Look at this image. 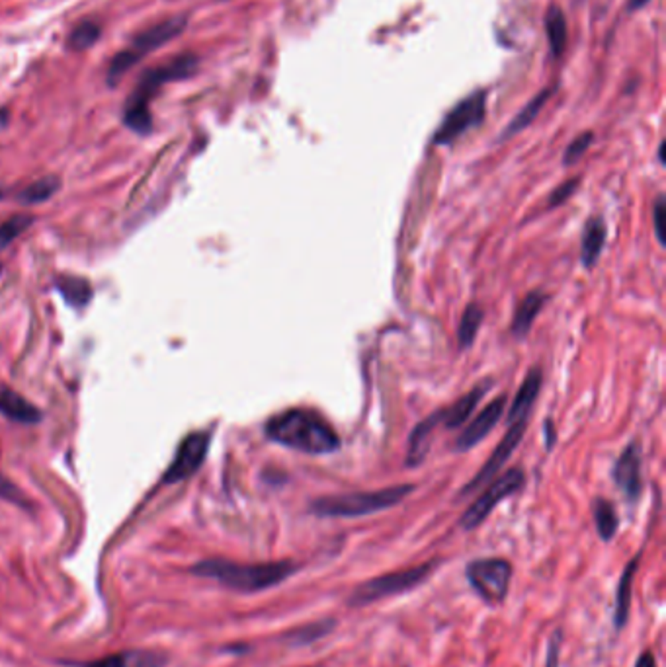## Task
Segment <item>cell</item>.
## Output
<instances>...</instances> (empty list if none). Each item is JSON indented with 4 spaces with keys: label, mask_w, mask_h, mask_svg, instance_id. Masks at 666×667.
<instances>
[{
    "label": "cell",
    "mask_w": 666,
    "mask_h": 667,
    "mask_svg": "<svg viewBox=\"0 0 666 667\" xmlns=\"http://www.w3.org/2000/svg\"><path fill=\"white\" fill-rule=\"evenodd\" d=\"M3 196H4V191H3V188H0V199H3Z\"/></svg>",
    "instance_id": "obj_39"
},
{
    "label": "cell",
    "mask_w": 666,
    "mask_h": 667,
    "mask_svg": "<svg viewBox=\"0 0 666 667\" xmlns=\"http://www.w3.org/2000/svg\"><path fill=\"white\" fill-rule=\"evenodd\" d=\"M168 662L163 652L155 650H126L88 662L83 667H165Z\"/></svg>",
    "instance_id": "obj_16"
},
{
    "label": "cell",
    "mask_w": 666,
    "mask_h": 667,
    "mask_svg": "<svg viewBox=\"0 0 666 667\" xmlns=\"http://www.w3.org/2000/svg\"><path fill=\"white\" fill-rule=\"evenodd\" d=\"M524 480L526 478H524V472L520 469H510L508 472H504L500 474V477L491 480V486L469 505L466 513L461 515V519H459L461 529H466V531L477 529L502 500H507L508 496L516 494L524 486Z\"/></svg>",
    "instance_id": "obj_9"
},
{
    "label": "cell",
    "mask_w": 666,
    "mask_h": 667,
    "mask_svg": "<svg viewBox=\"0 0 666 667\" xmlns=\"http://www.w3.org/2000/svg\"><path fill=\"white\" fill-rule=\"evenodd\" d=\"M61 188V181L55 176H44L36 180L34 184H29L20 191V201L26 205H34V204H42V201H47L49 197H53L57 194V189Z\"/></svg>",
    "instance_id": "obj_25"
},
{
    "label": "cell",
    "mask_w": 666,
    "mask_h": 667,
    "mask_svg": "<svg viewBox=\"0 0 666 667\" xmlns=\"http://www.w3.org/2000/svg\"><path fill=\"white\" fill-rule=\"evenodd\" d=\"M55 287L70 307H86L93 299V287L83 277L77 276H61L55 279Z\"/></svg>",
    "instance_id": "obj_21"
},
{
    "label": "cell",
    "mask_w": 666,
    "mask_h": 667,
    "mask_svg": "<svg viewBox=\"0 0 666 667\" xmlns=\"http://www.w3.org/2000/svg\"><path fill=\"white\" fill-rule=\"evenodd\" d=\"M592 515H594V523H597L598 537L604 542H610L615 537V533H618V527H620L618 513H615V508L612 505V502L604 500V498L594 500Z\"/></svg>",
    "instance_id": "obj_23"
},
{
    "label": "cell",
    "mask_w": 666,
    "mask_h": 667,
    "mask_svg": "<svg viewBox=\"0 0 666 667\" xmlns=\"http://www.w3.org/2000/svg\"><path fill=\"white\" fill-rule=\"evenodd\" d=\"M528 418H530V414H526V412H512V410L508 412V430H507V433H504V438L497 445V449H494V453L489 457V461L484 462V467L466 484V486L459 490V498L469 496V494L479 490L483 484H487L494 477H497L499 470L504 467V462H507L512 457L514 451H516V447L524 438V433H526Z\"/></svg>",
    "instance_id": "obj_8"
},
{
    "label": "cell",
    "mask_w": 666,
    "mask_h": 667,
    "mask_svg": "<svg viewBox=\"0 0 666 667\" xmlns=\"http://www.w3.org/2000/svg\"><path fill=\"white\" fill-rule=\"evenodd\" d=\"M647 3H651V0H629V10H639Z\"/></svg>",
    "instance_id": "obj_35"
},
{
    "label": "cell",
    "mask_w": 666,
    "mask_h": 667,
    "mask_svg": "<svg viewBox=\"0 0 666 667\" xmlns=\"http://www.w3.org/2000/svg\"><path fill=\"white\" fill-rule=\"evenodd\" d=\"M266 436L284 447L309 454L335 453L340 447V438L330 423L309 410H288L270 418Z\"/></svg>",
    "instance_id": "obj_3"
},
{
    "label": "cell",
    "mask_w": 666,
    "mask_h": 667,
    "mask_svg": "<svg viewBox=\"0 0 666 667\" xmlns=\"http://www.w3.org/2000/svg\"><path fill=\"white\" fill-rule=\"evenodd\" d=\"M301 570L294 560L242 564L227 559H207L191 566V574L198 578L214 580L223 588L239 593H260L288 582Z\"/></svg>",
    "instance_id": "obj_1"
},
{
    "label": "cell",
    "mask_w": 666,
    "mask_h": 667,
    "mask_svg": "<svg viewBox=\"0 0 666 667\" xmlns=\"http://www.w3.org/2000/svg\"><path fill=\"white\" fill-rule=\"evenodd\" d=\"M315 667H317V665H315Z\"/></svg>",
    "instance_id": "obj_41"
},
{
    "label": "cell",
    "mask_w": 666,
    "mask_h": 667,
    "mask_svg": "<svg viewBox=\"0 0 666 667\" xmlns=\"http://www.w3.org/2000/svg\"><path fill=\"white\" fill-rule=\"evenodd\" d=\"M436 568H438V562L430 560V562L410 566V568L376 575V578L358 583L356 588L350 591L346 605L352 609H361L378 601L409 593L412 590L420 588V585L430 578L432 572Z\"/></svg>",
    "instance_id": "obj_5"
},
{
    "label": "cell",
    "mask_w": 666,
    "mask_h": 667,
    "mask_svg": "<svg viewBox=\"0 0 666 667\" xmlns=\"http://www.w3.org/2000/svg\"><path fill=\"white\" fill-rule=\"evenodd\" d=\"M561 644H563V632H561V629H557L553 632L549 646H548V658H545V667H559Z\"/></svg>",
    "instance_id": "obj_32"
},
{
    "label": "cell",
    "mask_w": 666,
    "mask_h": 667,
    "mask_svg": "<svg viewBox=\"0 0 666 667\" xmlns=\"http://www.w3.org/2000/svg\"><path fill=\"white\" fill-rule=\"evenodd\" d=\"M335 629H337L335 619L307 623V624L297 626V629H294V631L286 632L284 639H281V642H286L288 646H294V648H301V646H309L313 642L325 639V636L330 634Z\"/></svg>",
    "instance_id": "obj_20"
},
{
    "label": "cell",
    "mask_w": 666,
    "mask_h": 667,
    "mask_svg": "<svg viewBox=\"0 0 666 667\" xmlns=\"http://www.w3.org/2000/svg\"><path fill=\"white\" fill-rule=\"evenodd\" d=\"M664 221H666V204H664V196H659L653 205V225H654V237H657L661 246H664Z\"/></svg>",
    "instance_id": "obj_30"
},
{
    "label": "cell",
    "mask_w": 666,
    "mask_h": 667,
    "mask_svg": "<svg viewBox=\"0 0 666 667\" xmlns=\"http://www.w3.org/2000/svg\"><path fill=\"white\" fill-rule=\"evenodd\" d=\"M0 271H3V266H0Z\"/></svg>",
    "instance_id": "obj_40"
},
{
    "label": "cell",
    "mask_w": 666,
    "mask_h": 667,
    "mask_svg": "<svg viewBox=\"0 0 666 667\" xmlns=\"http://www.w3.org/2000/svg\"><path fill=\"white\" fill-rule=\"evenodd\" d=\"M545 29H548L551 53L555 57H561L564 52V45H567V22H564L561 8L557 6L549 8L548 16H545Z\"/></svg>",
    "instance_id": "obj_24"
},
{
    "label": "cell",
    "mask_w": 666,
    "mask_h": 667,
    "mask_svg": "<svg viewBox=\"0 0 666 667\" xmlns=\"http://www.w3.org/2000/svg\"><path fill=\"white\" fill-rule=\"evenodd\" d=\"M615 486L628 502H635L641 494V449L639 443L631 441L615 461L612 469Z\"/></svg>",
    "instance_id": "obj_12"
},
{
    "label": "cell",
    "mask_w": 666,
    "mask_h": 667,
    "mask_svg": "<svg viewBox=\"0 0 666 667\" xmlns=\"http://www.w3.org/2000/svg\"><path fill=\"white\" fill-rule=\"evenodd\" d=\"M605 245V222L600 217H592L587 221V227L582 232V242H581V260L584 268H592L597 264L602 248Z\"/></svg>",
    "instance_id": "obj_19"
},
{
    "label": "cell",
    "mask_w": 666,
    "mask_h": 667,
    "mask_svg": "<svg viewBox=\"0 0 666 667\" xmlns=\"http://www.w3.org/2000/svg\"><path fill=\"white\" fill-rule=\"evenodd\" d=\"M0 414L24 426H34L42 420V412L32 402H28L22 394L0 382Z\"/></svg>",
    "instance_id": "obj_15"
},
{
    "label": "cell",
    "mask_w": 666,
    "mask_h": 667,
    "mask_svg": "<svg viewBox=\"0 0 666 667\" xmlns=\"http://www.w3.org/2000/svg\"><path fill=\"white\" fill-rule=\"evenodd\" d=\"M32 222H34L32 215H14L6 219L3 225H0V250L6 248L10 242L16 240L24 230H28Z\"/></svg>",
    "instance_id": "obj_28"
},
{
    "label": "cell",
    "mask_w": 666,
    "mask_h": 667,
    "mask_svg": "<svg viewBox=\"0 0 666 667\" xmlns=\"http://www.w3.org/2000/svg\"><path fill=\"white\" fill-rule=\"evenodd\" d=\"M491 382H484V385L481 387H475L471 392H467L466 397H461L458 402H453L450 408L446 410H440L438 416H440V422L446 426L448 430H456L459 426H463V423L467 422V418L471 416V412L475 410V406L479 404V400L483 398V394L489 390Z\"/></svg>",
    "instance_id": "obj_17"
},
{
    "label": "cell",
    "mask_w": 666,
    "mask_h": 667,
    "mask_svg": "<svg viewBox=\"0 0 666 667\" xmlns=\"http://www.w3.org/2000/svg\"><path fill=\"white\" fill-rule=\"evenodd\" d=\"M186 26H188V16L178 14L173 18H166L163 20V22L150 26L149 29H143V32L137 34L134 37V42H131V45L124 49V52H119L112 59V63H110L108 75H106L108 84L110 86L119 84V80L124 78V75L129 68H134L141 59L149 53H153L155 49L168 44L170 39L178 37L182 32H184Z\"/></svg>",
    "instance_id": "obj_6"
},
{
    "label": "cell",
    "mask_w": 666,
    "mask_h": 667,
    "mask_svg": "<svg viewBox=\"0 0 666 667\" xmlns=\"http://www.w3.org/2000/svg\"><path fill=\"white\" fill-rule=\"evenodd\" d=\"M545 293L541 291H530L526 297L522 299V302L518 305L516 312H514V318H512V325H510V332L514 334V338H526L528 332L533 325V320H536L538 312L541 310L543 302H545Z\"/></svg>",
    "instance_id": "obj_18"
},
{
    "label": "cell",
    "mask_w": 666,
    "mask_h": 667,
    "mask_svg": "<svg viewBox=\"0 0 666 667\" xmlns=\"http://www.w3.org/2000/svg\"><path fill=\"white\" fill-rule=\"evenodd\" d=\"M412 490H415L412 484H401V486L381 488L376 492H352L337 494V496H322L313 500L309 510L317 518H363V515H373L383 510L395 508L407 496H410Z\"/></svg>",
    "instance_id": "obj_4"
},
{
    "label": "cell",
    "mask_w": 666,
    "mask_h": 667,
    "mask_svg": "<svg viewBox=\"0 0 666 667\" xmlns=\"http://www.w3.org/2000/svg\"><path fill=\"white\" fill-rule=\"evenodd\" d=\"M100 36H102V29L93 20H86V22H80L73 34L69 36V47L75 49V52H85V49L93 47Z\"/></svg>",
    "instance_id": "obj_27"
},
{
    "label": "cell",
    "mask_w": 666,
    "mask_h": 667,
    "mask_svg": "<svg viewBox=\"0 0 666 667\" xmlns=\"http://www.w3.org/2000/svg\"><path fill=\"white\" fill-rule=\"evenodd\" d=\"M659 160H661V165H664V141L659 145Z\"/></svg>",
    "instance_id": "obj_38"
},
{
    "label": "cell",
    "mask_w": 666,
    "mask_h": 667,
    "mask_svg": "<svg viewBox=\"0 0 666 667\" xmlns=\"http://www.w3.org/2000/svg\"><path fill=\"white\" fill-rule=\"evenodd\" d=\"M641 564V552H638L633 559L625 564V568L620 575L618 588H615V598H613V626L615 631H623L625 624L629 621L631 613V598H633V580L638 568Z\"/></svg>",
    "instance_id": "obj_14"
},
{
    "label": "cell",
    "mask_w": 666,
    "mask_h": 667,
    "mask_svg": "<svg viewBox=\"0 0 666 667\" xmlns=\"http://www.w3.org/2000/svg\"><path fill=\"white\" fill-rule=\"evenodd\" d=\"M549 98H551V88H545V90H541V92L536 98H532L530 102L520 109V114L510 121V124L507 125V129L502 131V137L500 139H508L512 135L520 133L522 129H526L532 124V121L540 116L541 108L545 104H548Z\"/></svg>",
    "instance_id": "obj_22"
},
{
    "label": "cell",
    "mask_w": 666,
    "mask_h": 667,
    "mask_svg": "<svg viewBox=\"0 0 666 667\" xmlns=\"http://www.w3.org/2000/svg\"><path fill=\"white\" fill-rule=\"evenodd\" d=\"M579 184H581V180H579V178L567 180V181H564V184H561V186H559L557 189H555L553 194H551V197H549V207H555V205L564 204V201H567V199L574 194V191H577Z\"/></svg>",
    "instance_id": "obj_31"
},
{
    "label": "cell",
    "mask_w": 666,
    "mask_h": 667,
    "mask_svg": "<svg viewBox=\"0 0 666 667\" xmlns=\"http://www.w3.org/2000/svg\"><path fill=\"white\" fill-rule=\"evenodd\" d=\"M635 667H659L657 655H654L651 650H645L638 658V662H635Z\"/></svg>",
    "instance_id": "obj_34"
},
{
    "label": "cell",
    "mask_w": 666,
    "mask_h": 667,
    "mask_svg": "<svg viewBox=\"0 0 666 667\" xmlns=\"http://www.w3.org/2000/svg\"><path fill=\"white\" fill-rule=\"evenodd\" d=\"M0 498L8 500V502H14L18 505L26 503L22 494H20V490L14 486L12 482H10L6 477H3V472H0Z\"/></svg>",
    "instance_id": "obj_33"
},
{
    "label": "cell",
    "mask_w": 666,
    "mask_h": 667,
    "mask_svg": "<svg viewBox=\"0 0 666 667\" xmlns=\"http://www.w3.org/2000/svg\"><path fill=\"white\" fill-rule=\"evenodd\" d=\"M481 322H483V309L479 305H469L466 310H463V317L458 328V342L461 350L469 348L471 343L475 342L477 332L481 328Z\"/></svg>",
    "instance_id": "obj_26"
},
{
    "label": "cell",
    "mask_w": 666,
    "mask_h": 667,
    "mask_svg": "<svg viewBox=\"0 0 666 667\" xmlns=\"http://www.w3.org/2000/svg\"><path fill=\"white\" fill-rule=\"evenodd\" d=\"M211 431H194L180 443V447L175 454V461L165 472V484H175L180 480H186L191 477L206 461V454L209 449Z\"/></svg>",
    "instance_id": "obj_11"
},
{
    "label": "cell",
    "mask_w": 666,
    "mask_h": 667,
    "mask_svg": "<svg viewBox=\"0 0 666 667\" xmlns=\"http://www.w3.org/2000/svg\"><path fill=\"white\" fill-rule=\"evenodd\" d=\"M592 141H594V135L590 133V131H589V133H582V135H579L577 139H574L573 141V143L567 147V150H564V157H563V163L564 165H574V163H577V160L584 155V153H587V150H589V147L592 145Z\"/></svg>",
    "instance_id": "obj_29"
},
{
    "label": "cell",
    "mask_w": 666,
    "mask_h": 667,
    "mask_svg": "<svg viewBox=\"0 0 666 667\" xmlns=\"http://www.w3.org/2000/svg\"><path fill=\"white\" fill-rule=\"evenodd\" d=\"M512 572L507 559H475L466 566L467 583L487 605H500L508 598Z\"/></svg>",
    "instance_id": "obj_7"
},
{
    "label": "cell",
    "mask_w": 666,
    "mask_h": 667,
    "mask_svg": "<svg viewBox=\"0 0 666 667\" xmlns=\"http://www.w3.org/2000/svg\"><path fill=\"white\" fill-rule=\"evenodd\" d=\"M198 65L199 59L194 53H182L168 59L166 63H160L145 70L134 94L127 98L124 108V124L137 135H149L150 129H153V117H150L149 104L157 94V90L168 83L194 76Z\"/></svg>",
    "instance_id": "obj_2"
},
{
    "label": "cell",
    "mask_w": 666,
    "mask_h": 667,
    "mask_svg": "<svg viewBox=\"0 0 666 667\" xmlns=\"http://www.w3.org/2000/svg\"><path fill=\"white\" fill-rule=\"evenodd\" d=\"M504 406H507V398H504V397L492 400L489 406H484L479 412V416L473 420L466 430H463V433L458 438L456 449L458 451H469V449L475 447L477 443H481L484 438H487L489 433L492 431V428L497 426L499 420L502 418Z\"/></svg>",
    "instance_id": "obj_13"
},
{
    "label": "cell",
    "mask_w": 666,
    "mask_h": 667,
    "mask_svg": "<svg viewBox=\"0 0 666 667\" xmlns=\"http://www.w3.org/2000/svg\"><path fill=\"white\" fill-rule=\"evenodd\" d=\"M484 109H487V96H484L483 90H477L471 96L453 108L450 114L443 117L440 127L436 129V133L432 137L434 145H450L461 137L463 133H467L471 127L479 125L483 117H484Z\"/></svg>",
    "instance_id": "obj_10"
},
{
    "label": "cell",
    "mask_w": 666,
    "mask_h": 667,
    "mask_svg": "<svg viewBox=\"0 0 666 667\" xmlns=\"http://www.w3.org/2000/svg\"><path fill=\"white\" fill-rule=\"evenodd\" d=\"M6 121H8V109L3 108V109H0V127H4Z\"/></svg>",
    "instance_id": "obj_37"
},
{
    "label": "cell",
    "mask_w": 666,
    "mask_h": 667,
    "mask_svg": "<svg viewBox=\"0 0 666 667\" xmlns=\"http://www.w3.org/2000/svg\"><path fill=\"white\" fill-rule=\"evenodd\" d=\"M545 433H548V447L551 449V445H553V430H551V422H548V428H545Z\"/></svg>",
    "instance_id": "obj_36"
}]
</instances>
